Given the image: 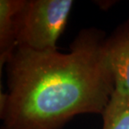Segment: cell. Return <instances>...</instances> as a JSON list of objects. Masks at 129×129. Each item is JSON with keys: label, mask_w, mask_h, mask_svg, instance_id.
<instances>
[{"label": "cell", "mask_w": 129, "mask_h": 129, "mask_svg": "<svg viewBox=\"0 0 129 129\" xmlns=\"http://www.w3.org/2000/svg\"><path fill=\"white\" fill-rule=\"evenodd\" d=\"M104 31L81 29L68 53L17 48L0 95L3 129H60L76 116L102 115L114 90Z\"/></svg>", "instance_id": "cell-1"}, {"label": "cell", "mask_w": 129, "mask_h": 129, "mask_svg": "<svg viewBox=\"0 0 129 129\" xmlns=\"http://www.w3.org/2000/svg\"><path fill=\"white\" fill-rule=\"evenodd\" d=\"M73 5L72 0H24L16 17L17 48L58 50Z\"/></svg>", "instance_id": "cell-2"}, {"label": "cell", "mask_w": 129, "mask_h": 129, "mask_svg": "<svg viewBox=\"0 0 129 129\" xmlns=\"http://www.w3.org/2000/svg\"><path fill=\"white\" fill-rule=\"evenodd\" d=\"M107 52L114 80V90L102 117L129 107V21L119 25L107 38Z\"/></svg>", "instance_id": "cell-3"}, {"label": "cell", "mask_w": 129, "mask_h": 129, "mask_svg": "<svg viewBox=\"0 0 129 129\" xmlns=\"http://www.w3.org/2000/svg\"><path fill=\"white\" fill-rule=\"evenodd\" d=\"M24 0H0V67L6 64L17 48L16 17Z\"/></svg>", "instance_id": "cell-4"}, {"label": "cell", "mask_w": 129, "mask_h": 129, "mask_svg": "<svg viewBox=\"0 0 129 129\" xmlns=\"http://www.w3.org/2000/svg\"><path fill=\"white\" fill-rule=\"evenodd\" d=\"M102 129H129V107L107 117H102Z\"/></svg>", "instance_id": "cell-5"}, {"label": "cell", "mask_w": 129, "mask_h": 129, "mask_svg": "<svg viewBox=\"0 0 129 129\" xmlns=\"http://www.w3.org/2000/svg\"><path fill=\"white\" fill-rule=\"evenodd\" d=\"M128 21H129V19H128Z\"/></svg>", "instance_id": "cell-6"}]
</instances>
